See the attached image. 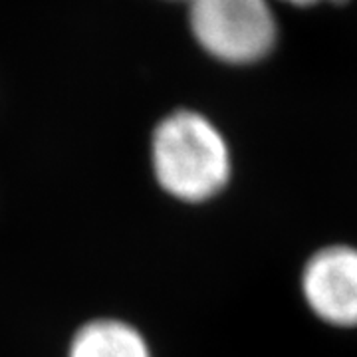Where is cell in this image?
Returning a JSON list of instances; mask_svg holds the SVG:
<instances>
[{"label": "cell", "instance_id": "cell-1", "mask_svg": "<svg viewBox=\"0 0 357 357\" xmlns=\"http://www.w3.org/2000/svg\"><path fill=\"white\" fill-rule=\"evenodd\" d=\"M153 171L175 199L201 203L222 191L230 177L229 145L204 115L175 112L153 133Z\"/></svg>", "mask_w": 357, "mask_h": 357}, {"label": "cell", "instance_id": "cell-2", "mask_svg": "<svg viewBox=\"0 0 357 357\" xmlns=\"http://www.w3.org/2000/svg\"><path fill=\"white\" fill-rule=\"evenodd\" d=\"M189 24L204 52L227 64H252L278 36L268 0H191Z\"/></svg>", "mask_w": 357, "mask_h": 357}, {"label": "cell", "instance_id": "cell-3", "mask_svg": "<svg viewBox=\"0 0 357 357\" xmlns=\"http://www.w3.org/2000/svg\"><path fill=\"white\" fill-rule=\"evenodd\" d=\"M302 290L310 310L326 324L357 326V248L328 246L307 260Z\"/></svg>", "mask_w": 357, "mask_h": 357}, {"label": "cell", "instance_id": "cell-4", "mask_svg": "<svg viewBox=\"0 0 357 357\" xmlns=\"http://www.w3.org/2000/svg\"><path fill=\"white\" fill-rule=\"evenodd\" d=\"M70 357H151L145 340L123 321L98 319L86 324L70 345Z\"/></svg>", "mask_w": 357, "mask_h": 357}, {"label": "cell", "instance_id": "cell-5", "mask_svg": "<svg viewBox=\"0 0 357 357\" xmlns=\"http://www.w3.org/2000/svg\"><path fill=\"white\" fill-rule=\"evenodd\" d=\"M284 2H290L294 6H312L318 2H344V0H284Z\"/></svg>", "mask_w": 357, "mask_h": 357}, {"label": "cell", "instance_id": "cell-6", "mask_svg": "<svg viewBox=\"0 0 357 357\" xmlns=\"http://www.w3.org/2000/svg\"><path fill=\"white\" fill-rule=\"evenodd\" d=\"M178 2H191V0H178Z\"/></svg>", "mask_w": 357, "mask_h": 357}]
</instances>
